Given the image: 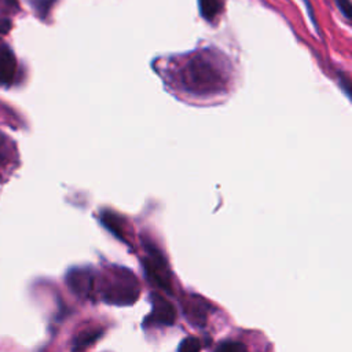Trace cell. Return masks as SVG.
Wrapping results in <instances>:
<instances>
[{
	"instance_id": "5",
	"label": "cell",
	"mask_w": 352,
	"mask_h": 352,
	"mask_svg": "<svg viewBox=\"0 0 352 352\" xmlns=\"http://www.w3.org/2000/svg\"><path fill=\"white\" fill-rule=\"evenodd\" d=\"M151 314L146 318L144 326H147L148 323L153 324H162V326H170L175 323V318H176V312L173 305L164 298L160 294H151Z\"/></svg>"
},
{
	"instance_id": "14",
	"label": "cell",
	"mask_w": 352,
	"mask_h": 352,
	"mask_svg": "<svg viewBox=\"0 0 352 352\" xmlns=\"http://www.w3.org/2000/svg\"><path fill=\"white\" fill-rule=\"evenodd\" d=\"M7 146H6V140H4V136L0 135V164L4 162L6 157H7Z\"/></svg>"
},
{
	"instance_id": "9",
	"label": "cell",
	"mask_w": 352,
	"mask_h": 352,
	"mask_svg": "<svg viewBox=\"0 0 352 352\" xmlns=\"http://www.w3.org/2000/svg\"><path fill=\"white\" fill-rule=\"evenodd\" d=\"M102 223H103L104 227L109 228L117 238L125 241V238H124V230H122V227L120 226V219H118L117 216H114L113 213H104V214L102 216Z\"/></svg>"
},
{
	"instance_id": "13",
	"label": "cell",
	"mask_w": 352,
	"mask_h": 352,
	"mask_svg": "<svg viewBox=\"0 0 352 352\" xmlns=\"http://www.w3.org/2000/svg\"><path fill=\"white\" fill-rule=\"evenodd\" d=\"M16 0H0V8L4 11H14L16 10Z\"/></svg>"
},
{
	"instance_id": "11",
	"label": "cell",
	"mask_w": 352,
	"mask_h": 352,
	"mask_svg": "<svg viewBox=\"0 0 352 352\" xmlns=\"http://www.w3.org/2000/svg\"><path fill=\"white\" fill-rule=\"evenodd\" d=\"M214 352H248L246 346L239 341H223Z\"/></svg>"
},
{
	"instance_id": "4",
	"label": "cell",
	"mask_w": 352,
	"mask_h": 352,
	"mask_svg": "<svg viewBox=\"0 0 352 352\" xmlns=\"http://www.w3.org/2000/svg\"><path fill=\"white\" fill-rule=\"evenodd\" d=\"M69 289L78 297H91L95 289V275L88 267H74L66 275Z\"/></svg>"
},
{
	"instance_id": "6",
	"label": "cell",
	"mask_w": 352,
	"mask_h": 352,
	"mask_svg": "<svg viewBox=\"0 0 352 352\" xmlns=\"http://www.w3.org/2000/svg\"><path fill=\"white\" fill-rule=\"evenodd\" d=\"M15 72L16 60L12 51L6 45H0V85L8 87L15 77Z\"/></svg>"
},
{
	"instance_id": "3",
	"label": "cell",
	"mask_w": 352,
	"mask_h": 352,
	"mask_svg": "<svg viewBox=\"0 0 352 352\" xmlns=\"http://www.w3.org/2000/svg\"><path fill=\"white\" fill-rule=\"evenodd\" d=\"M143 265L150 282L155 283L166 292H170V272L165 258L158 250L154 248H147V256Z\"/></svg>"
},
{
	"instance_id": "8",
	"label": "cell",
	"mask_w": 352,
	"mask_h": 352,
	"mask_svg": "<svg viewBox=\"0 0 352 352\" xmlns=\"http://www.w3.org/2000/svg\"><path fill=\"white\" fill-rule=\"evenodd\" d=\"M223 0H199V10L206 21H213L220 12Z\"/></svg>"
},
{
	"instance_id": "1",
	"label": "cell",
	"mask_w": 352,
	"mask_h": 352,
	"mask_svg": "<svg viewBox=\"0 0 352 352\" xmlns=\"http://www.w3.org/2000/svg\"><path fill=\"white\" fill-rule=\"evenodd\" d=\"M220 63L205 52L191 58L180 73V87L192 94L220 91L226 82Z\"/></svg>"
},
{
	"instance_id": "10",
	"label": "cell",
	"mask_w": 352,
	"mask_h": 352,
	"mask_svg": "<svg viewBox=\"0 0 352 352\" xmlns=\"http://www.w3.org/2000/svg\"><path fill=\"white\" fill-rule=\"evenodd\" d=\"M199 351H201V341L194 336L183 338L177 348V352H199Z\"/></svg>"
},
{
	"instance_id": "12",
	"label": "cell",
	"mask_w": 352,
	"mask_h": 352,
	"mask_svg": "<svg viewBox=\"0 0 352 352\" xmlns=\"http://www.w3.org/2000/svg\"><path fill=\"white\" fill-rule=\"evenodd\" d=\"M336 4L338 6L340 11L342 12L344 18L349 19V10H351V6H349V1L348 0H334Z\"/></svg>"
},
{
	"instance_id": "2",
	"label": "cell",
	"mask_w": 352,
	"mask_h": 352,
	"mask_svg": "<svg viewBox=\"0 0 352 352\" xmlns=\"http://www.w3.org/2000/svg\"><path fill=\"white\" fill-rule=\"evenodd\" d=\"M102 300L113 305H131L139 297V283L126 268L110 267L100 279Z\"/></svg>"
},
{
	"instance_id": "7",
	"label": "cell",
	"mask_w": 352,
	"mask_h": 352,
	"mask_svg": "<svg viewBox=\"0 0 352 352\" xmlns=\"http://www.w3.org/2000/svg\"><path fill=\"white\" fill-rule=\"evenodd\" d=\"M100 336H102V331L99 329H87L76 336L73 349L82 351V349L88 348L89 345H92Z\"/></svg>"
},
{
	"instance_id": "15",
	"label": "cell",
	"mask_w": 352,
	"mask_h": 352,
	"mask_svg": "<svg viewBox=\"0 0 352 352\" xmlns=\"http://www.w3.org/2000/svg\"><path fill=\"white\" fill-rule=\"evenodd\" d=\"M10 28H11V21L7 18H0V34L7 33Z\"/></svg>"
}]
</instances>
